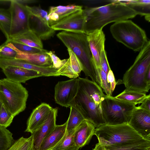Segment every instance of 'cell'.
I'll list each match as a JSON object with an SVG mask.
<instances>
[{
  "instance_id": "cell-1",
  "label": "cell",
  "mask_w": 150,
  "mask_h": 150,
  "mask_svg": "<svg viewBox=\"0 0 150 150\" xmlns=\"http://www.w3.org/2000/svg\"><path fill=\"white\" fill-rule=\"evenodd\" d=\"M79 89L71 104L78 110L85 120L92 123L96 128L106 124L102 112V102L106 95L96 82L79 77Z\"/></svg>"
},
{
  "instance_id": "cell-2",
  "label": "cell",
  "mask_w": 150,
  "mask_h": 150,
  "mask_svg": "<svg viewBox=\"0 0 150 150\" xmlns=\"http://www.w3.org/2000/svg\"><path fill=\"white\" fill-rule=\"evenodd\" d=\"M96 7H86L83 9L86 17L84 33L88 35L96 30H102L111 23L132 18L138 15L134 10L117 0Z\"/></svg>"
},
{
  "instance_id": "cell-3",
  "label": "cell",
  "mask_w": 150,
  "mask_h": 150,
  "mask_svg": "<svg viewBox=\"0 0 150 150\" xmlns=\"http://www.w3.org/2000/svg\"><path fill=\"white\" fill-rule=\"evenodd\" d=\"M57 35L67 49L77 57L81 64L86 78L88 79L89 77L92 81L97 82V73L87 41V35L84 33L63 31Z\"/></svg>"
},
{
  "instance_id": "cell-4",
  "label": "cell",
  "mask_w": 150,
  "mask_h": 150,
  "mask_svg": "<svg viewBox=\"0 0 150 150\" xmlns=\"http://www.w3.org/2000/svg\"><path fill=\"white\" fill-rule=\"evenodd\" d=\"M98 143L105 145H130L150 141L144 139L128 123L105 124L96 128Z\"/></svg>"
},
{
  "instance_id": "cell-5",
  "label": "cell",
  "mask_w": 150,
  "mask_h": 150,
  "mask_svg": "<svg viewBox=\"0 0 150 150\" xmlns=\"http://www.w3.org/2000/svg\"><path fill=\"white\" fill-rule=\"evenodd\" d=\"M150 68V41L148 40L136 57L133 64L126 71L122 83L126 89L146 93L150 86L146 82V73Z\"/></svg>"
},
{
  "instance_id": "cell-6",
  "label": "cell",
  "mask_w": 150,
  "mask_h": 150,
  "mask_svg": "<svg viewBox=\"0 0 150 150\" xmlns=\"http://www.w3.org/2000/svg\"><path fill=\"white\" fill-rule=\"evenodd\" d=\"M110 31L117 41L134 51H140L148 40L144 30L130 20L115 23Z\"/></svg>"
},
{
  "instance_id": "cell-7",
  "label": "cell",
  "mask_w": 150,
  "mask_h": 150,
  "mask_svg": "<svg viewBox=\"0 0 150 150\" xmlns=\"http://www.w3.org/2000/svg\"><path fill=\"white\" fill-rule=\"evenodd\" d=\"M28 96V91L21 83L6 78L0 79V99L14 117L25 110Z\"/></svg>"
},
{
  "instance_id": "cell-8",
  "label": "cell",
  "mask_w": 150,
  "mask_h": 150,
  "mask_svg": "<svg viewBox=\"0 0 150 150\" xmlns=\"http://www.w3.org/2000/svg\"><path fill=\"white\" fill-rule=\"evenodd\" d=\"M136 105L106 95L102 102V112L107 124L128 123Z\"/></svg>"
},
{
  "instance_id": "cell-9",
  "label": "cell",
  "mask_w": 150,
  "mask_h": 150,
  "mask_svg": "<svg viewBox=\"0 0 150 150\" xmlns=\"http://www.w3.org/2000/svg\"><path fill=\"white\" fill-rule=\"evenodd\" d=\"M10 3L9 9L11 14V23L10 39L30 29V13L26 5L17 2L16 0H10Z\"/></svg>"
},
{
  "instance_id": "cell-10",
  "label": "cell",
  "mask_w": 150,
  "mask_h": 150,
  "mask_svg": "<svg viewBox=\"0 0 150 150\" xmlns=\"http://www.w3.org/2000/svg\"><path fill=\"white\" fill-rule=\"evenodd\" d=\"M79 86L78 78L59 81L54 87L55 102L61 106L70 107L76 96Z\"/></svg>"
},
{
  "instance_id": "cell-11",
  "label": "cell",
  "mask_w": 150,
  "mask_h": 150,
  "mask_svg": "<svg viewBox=\"0 0 150 150\" xmlns=\"http://www.w3.org/2000/svg\"><path fill=\"white\" fill-rule=\"evenodd\" d=\"M87 40L97 73V83L101 85L100 57L104 49L105 35L102 30H96L87 35Z\"/></svg>"
},
{
  "instance_id": "cell-12",
  "label": "cell",
  "mask_w": 150,
  "mask_h": 150,
  "mask_svg": "<svg viewBox=\"0 0 150 150\" xmlns=\"http://www.w3.org/2000/svg\"><path fill=\"white\" fill-rule=\"evenodd\" d=\"M86 19V17L83 9L70 15L50 26L54 30L84 33Z\"/></svg>"
},
{
  "instance_id": "cell-13",
  "label": "cell",
  "mask_w": 150,
  "mask_h": 150,
  "mask_svg": "<svg viewBox=\"0 0 150 150\" xmlns=\"http://www.w3.org/2000/svg\"><path fill=\"white\" fill-rule=\"evenodd\" d=\"M128 124L144 139L150 140V112L136 107Z\"/></svg>"
},
{
  "instance_id": "cell-14",
  "label": "cell",
  "mask_w": 150,
  "mask_h": 150,
  "mask_svg": "<svg viewBox=\"0 0 150 150\" xmlns=\"http://www.w3.org/2000/svg\"><path fill=\"white\" fill-rule=\"evenodd\" d=\"M57 112V108H53L47 120L31 133L33 146L36 149L39 150L40 145L43 140L52 132L56 126Z\"/></svg>"
},
{
  "instance_id": "cell-15",
  "label": "cell",
  "mask_w": 150,
  "mask_h": 150,
  "mask_svg": "<svg viewBox=\"0 0 150 150\" xmlns=\"http://www.w3.org/2000/svg\"><path fill=\"white\" fill-rule=\"evenodd\" d=\"M53 108L49 104L43 103L35 108L28 119L25 132L31 133L47 120Z\"/></svg>"
},
{
  "instance_id": "cell-16",
  "label": "cell",
  "mask_w": 150,
  "mask_h": 150,
  "mask_svg": "<svg viewBox=\"0 0 150 150\" xmlns=\"http://www.w3.org/2000/svg\"><path fill=\"white\" fill-rule=\"evenodd\" d=\"M2 70L6 78L18 83H25L30 79L44 76L38 71L18 67L9 66Z\"/></svg>"
},
{
  "instance_id": "cell-17",
  "label": "cell",
  "mask_w": 150,
  "mask_h": 150,
  "mask_svg": "<svg viewBox=\"0 0 150 150\" xmlns=\"http://www.w3.org/2000/svg\"><path fill=\"white\" fill-rule=\"evenodd\" d=\"M96 127L89 121L84 120L77 127L74 135V140L79 149L87 145L94 135Z\"/></svg>"
},
{
  "instance_id": "cell-18",
  "label": "cell",
  "mask_w": 150,
  "mask_h": 150,
  "mask_svg": "<svg viewBox=\"0 0 150 150\" xmlns=\"http://www.w3.org/2000/svg\"><path fill=\"white\" fill-rule=\"evenodd\" d=\"M29 22L30 29L41 39H48L55 33V30L49 25L48 21L40 17L30 14Z\"/></svg>"
},
{
  "instance_id": "cell-19",
  "label": "cell",
  "mask_w": 150,
  "mask_h": 150,
  "mask_svg": "<svg viewBox=\"0 0 150 150\" xmlns=\"http://www.w3.org/2000/svg\"><path fill=\"white\" fill-rule=\"evenodd\" d=\"M67 121L56 125L52 132L43 140L39 150H52L62 141L67 132Z\"/></svg>"
},
{
  "instance_id": "cell-20",
  "label": "cell",
  "mask_w": 150,
  "mask_h": 150,
  "mask_svg": "<svg viewBox=\"0 0 150 150\" xmlns=\"http://www.w3.org/2000/svg\"><path fill=\"white\" fill-rule=\"evenodd\" d=\"M11 46L17 52L16 58L23 59L31 64L42 67H53L52 63L49 56L45 51L37 53H28L20 51L10 42Z\"/></svg>"
},
{
  "instance_id": "cell-21",
  "label": "cell",
  "mask_w": 150,
  "mask_h": 150,
  "mask_svg": "<svg viewBox=\"0 0 150 150\" xmlns=\"http://www.w3.org/2000/svg\"><path fill=\"white\" fill-rule=\"evenodd\" d=\"M83 9L82 6L74 5L51 6L48 14L49 24L51 26L70 15Z\"/></svg>"
},
{
  "instance_id": "cell-22",
  "label": "cell",
  "mask_w": 150,
  "mask_h": 150,
  "mask_svg": "<svg viewBox=\"0 0 150 150\" xmlns=\"http://www.w3.org/2000/svg\"><path fill=\"white\" fill-rule=\"evenodd\" d=\"M41 39L31 29L11 38L9 40L26 45L40 49H43Z\"/></svg>"
},
{
  "instance_id": "cell-23",
  "label": "cell",
  "mask_w": 150,
  "mask_h": 150,
  "mask_svg": "<svg viewBox=\"0 0 150 150\" xmlns=\"http://www.w3.org/2000/svg\"><path fill=\"white\" fill-rule=\"evenodd\" d=\"M11 66L34 70L40 73L43 72V67L31 64L24 60L16 58H6L0 57V68L2 69Z\"/></svg>"
},
{
  "instance_id": "cell-24",
  "label": "cell",
  "mask_w": 150,
  "mask_h": 150,
  "mask_svg": "<svg viewBox=\"0 0 150 150\" xmlns=\"http://www.w3.org/2000/svg\"><path fill=\"white\" fill-rule=\"evenodd\" d=\"M120 3L124 4L132 8L138 15L144 16L148 22L150 19V0H117Z\"/></svg>"
},
{
  "instance_id": "cell-25",
  "label": "cell",
  "mask_w": 150,
  "mask_h": 150,
  "mask_svg": "<svg viewBox=\"0 0 150 150\" xmlns=\"http://www.w3.org/2000/svg\"><path fill=\"white\" fill-rule=\"evenodd\" d=\"M93 150H150V141L130 145H105L98 143Z\"/></svg>"
},
{
  "instance_id": "cell-26",
  "label": "cell",
  "mask_w": 150,
  "mask_h": 150,
  "mask_svg": "<svg viewBox=\"0 0 150 150\" xmlns=\"http://www.w3.org/2000/svg\"><path fill=\"white\" fill-rule=\"evenodd\" d=\"M146 96L145 93L125 89L123 92L114 97L122 101L135 103L137 105V104L141 103Z\"/></svg>"
},
{
  "instance_id": "cell-27",
  "label": "cell",
  "mask_w": 150,
  "mask_h": 150,
  "mask_svg": "<svg viewBox=\"0 0 150 150\" xmlns=\"http://www.w3.org/2000/svg\"><path fill=\"white\" fill-rule=\"evenodd\" d=\"M11 16L8 9L0 8V29L6 40L10 39Z\"/></svg>"
},
{
  "instance_id": "cell-28",
  "label": "cell",
  "mask_w": 150,
  "mask_h": 150,
  "mask_svg": "<svg viewBox=\"0 0 150 150\" xmlns=\"http://www.w3.org/2000/svg\"><path fill=\"white\" fill-rule=\"evenodd\" d=\"M68 118L67 120V131L76 129L85 120L81 114L75 108L71 106Z\"/></svg>"
},
{
  "instance_id": "cell-29",
  "label": "cell",
  "mask_w": 150,
  "mask_h": 150,
  "mask_svg": "<svg viewBox=\"0 0 150 150\" xmlns=\"http://www.w3.org/2000/svg\"><path fill=\"white\" fill-rule=\"evenodd\" d=\"M76 128L69 132L67 131L62 141L52 150H79V149L76 145L74 140V134Z\"/></svg>"
},
{
  "instance_id": "cell-30",
  "label": "cell",
  "mask_w": 150,
  "mask_h": 150,
  "mask_svg": "<svg viewBox=\"0 0 150 150\" xmlns=\"http://www.w3.org/2000/svg\"><path fill=\"white\" fill-rule=\"evenodd\" d=\"M14 142L12 133L6 128L0 127V150H7Z\"/></svg>"
},
{
  "instance_id": "cell-31",
  "label": "cell",
  "mask_w": 150,
  "mask_h": 150,
  "mask_svg": "<svg viewBox=\"0 0 150 150\" xmlns=\"http://www.w3.org/2000/svg\"><path fill=\"white\" fill-rule=\"evenodd\" d=\"M33 146L32 135L27 138L22 137L15 141L7 150H31Z\"/></svg>"
},
{
  "instance_id": "cell-32",
  "label": "cell",
  "mask_w": 150,
  "mask_h": 150,
  "mask_svg": "<svg viewBox=\"0 0 150 150\" xmlns=\"http://www.w3.org/2000/svg\"><path fill=\"white\" fill-rule=\"evenodd\" d=\"M17 52L7 40L0 45V57L6 58H16Z\"/></svg>"
},
{
  "instance_id": "cell-33",
  "label": "cell",
  "mask_w": 150,
  "mask_h": 150,
  "mask_svg": "<svg viewBox=\"0 0 150 150\" xmlns=\"http://www.w3.org/2000/svg\"><path fill=\"white\" fill-rule=\"evenodd\" d=\"M60 76H65L71 79L77 78L79 75L76 74L72 69L70 63L69 58L57 70Z\"/></svg>"
},
{
  "instance_id": "cell-34",
  "label": "cell",
  "mask_w": 150,
  "mask_h": 150,
  "mask_svg": "<svg viewBox=\"0 0 150 150\" xmlns=\"http://www.w3.org/2000/svg\"><path fill=\"white\" fill-rule=\"evenodd\" d=\"M14 117L2 104L0 108V127L6 128L10 125Z\"/></svg>"
},
{
  "instance_id": "cell-35",
  "label": "cell",
  "mask_w": 150,
  "mask_h": 150,
  "mask_svg": "<svg viewBox=\"0 0 150 150\" xmlns=\"http://www.w3.org/2000/svg\"><path fill=\"white\" fill-rule=\"evenodd\" d=\"M69 55L70 63L74 71L79 75L83 68L81 64L75 54L69 49H67Z\"/></svg>"
},
{
  "instance_id": "cell-36",
  "label": "cell",
  "mask_w": 150,
  "mask_h": 150,
  "mask_svg": "<svg viewBox=\"0 0 150 150\" xmlns=\"http://www.w3.org/2000/svg\"><path fill=\"white\" fill-rule=\"evenodd\" d=\"M6 40L10 42L18 50L22 52L28 53H37L46 50L32 47L19 42Z\"/></svg>"
},
{
  "instance_id": "cell-37",
  "label": "cell",
  "mask_w": 150,
  "mask_h": 150,
  "mask_svg": "<svg viewBox=\"0 0 150 150\" xmlns=\"http://www.w3.org/2000/svg\"><path fill=\"white\" fill-rule=\"evenodd\" d=\"M100 78L101 80L100 87L103 89V91L108 96H111L112 93L111 91L110 85L108 82L107 75L101 67Z\"/></svg>"
},
{
  "instance_id": "cell-38",
  "label": "cell",
  "mask_w": 150,
  "mask_h": 150,
  "mask_svg": "<svg viewBox=\"0 0 150 150\" xmlns=\"http://www.w3.org/2000/svg\"><path fill=\"white\" fill-rule=\"evenodd\" d=\"M26 6L30 14L38 16L45 20L48 21V13L46 11L42 9L40 7H31L27 5H26Z\"/></svg>"
},
{
  "instance_id": "cell-39",
  "label": "cell",
  "mask_w": 150,
  "mask_h": 150,
  "mask_svg": "<svg viewBox=\"0 0 150 150\" xmlns=\"http://www.w3.org/2000/svg\"><path fill=\"white\" fill-rule=\"evenodd\" d=\"M46 53L49 56L51 59L53 67L56 69H58L61 67L67 60V59H60L52 51L47 50Z\"/></svg>"
},
{
  "instance_id": "cell-40",
  "label": "cell",
  "mask_w": 150,
  "mask_h": 150,
  "mask_svg": "<svg viewBox=\"0 0 150 150\" xmlns=\"http://www.w3.org/2000/svg\"><path fill=\"white\" fill-rule=\"evenodd\" d=\"M100 64L101 67L107 75L109 71L111 70V69L108 62L105 49L103 50L101 53L100 57Z\"/></svg>"
},
{
  "instance_id": "cell-41",
  "label": "cell",
  "mask_w": 150,
  "mask_h": 150,
  "mask_svg": "<svg viewBox=\"0 0 150 150\" xmlns=\"http://www.w3.org/2000/svg\"><path fill=\"white\" fill-rule=\"evenodd\" d=\"M107 77L108 81L110 85L111 92L112 93L117 83L115 81L113 72L111 69L108 71L107 75Z\"/></svg>"
},
{
  "instance_id": "cell-42",
  "label": "cell",
  "mask_w": 150,
  "mask_h": 150,
  "mask_svg": "<svg viewBox=\"0 0 150 150\" xmlns=\"http://www.w3.org/2000/svg\"><path fill=\"white\" fill-rule=\"evenodd\" d=\"M142 104L138 107L150 112V95H146L141 103Z\"/></svg>"
},
{
  "instance_id": "cell-43",
  "label": "cell",
  "mask_w": 150,
  "mask_h": 150,
  "mask_svg": "<svg viewBox=\"0 0 150 150\" xmlns=\"http://www.w3.org/2000/svg\"><path fill=\"white\" fill-rule=\"evenodd\" d=\"M145 81L147 84L150 86V68L149 69L146 74Z\"/></svg>"
},
{
  "instance_id": "cell-44",
  "label": "cell",
  "mask_w": 150,
  "mask_h": 150,
  "mask_svg": "<svg viewBox=\"0 0 150 150\" xmlns=\"http://www.w3.org/2000/svg\"><path fill=\"white\" fill-rule=\"evenodd\" d=\"M18 2L24 4H25L37 2V1L30 0H16Z\"/></svg>"
},
{
  "instance_id": "cell-45",
  "label": "cell",
  "mask_w": 150,
  "mask_h": 150,
  "mask_svg": "<svg viewBox=\"0 0 150 150\" xmlns=\"http://www.w3.org/2000/svg\"><path fill=\"white\" fill-rule=\"evenodd\" d=\"M31 150H39L36 149L33 146L32 149H31Z\"/></svg>"
},
{
  "instance_id": "cell-46",
  "label": "cell",
  "mask_w": 150,
  "mask_h": 150,
  "mask_svg": "<svg viewBox=\"0 0 150 150\" xmlns=\"http://www.w3.org/2000/svg\"><path fill=\"white\" fill-rule=\"evenodd\" d=\"M2 104H3L0 99V108H1Z\"/></svg>"
}]
</instances>
